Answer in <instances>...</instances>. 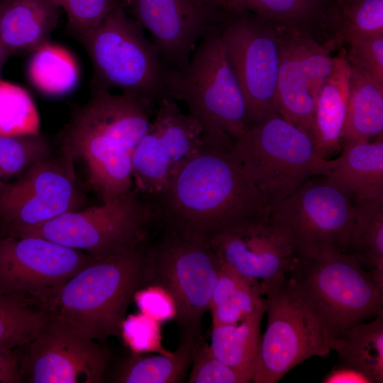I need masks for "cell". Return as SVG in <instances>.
<instances>
[{
  "label": "cell",
  "instance_id": "obj_1",
  "mask_svg": "<svg viewBox=\"0 0 383 383\" xmlns=\"http://www.w3.org/2000/svg\"><path fill=\"white\" fill-rule=\"evenodd\" d=\"M145 196L154 226L209 240L231 227L270 218V206L233 150L206 145L162 189Z\"/></svg>",
  "mask_w": 383,
  "mask_h": 383
},
{
  "label": "cell",
  "instance_id": "obj_2",
  "mask_svg": "<svg viewBox=\"0 0 383 383\" xmlns=\"http://www.w3.org/2000/svg\"><path fill=\"white\" fill-rule=\"evenodd\" d=\"M155 109L132 96L95 89L65 125L60 135L63 158L73 165L77 160L84 163L88 185L101 201L133 187V154Z\"/></svg>",
  "mask_w": 383,
  "mask_h": 383
},
{
  "label": "cell",
  "instance_id": "obj_3",
  "mask_svg": "<svg viewBox=\"0 0 383 383\" xmlns=\"http://www.w3.org/2000/svg\"><path fill=\"white\" fill-rule=\"evenodd\" d=\"M148 240L95 257L58 289L50 309L93 340L120 336L131 301L146 287Z\"/></svg>",
  "mask_w": 383,
  "mask_h": 383
},
{
  "label": "cell",
  "instance_id": "obj_4",
  "mask_svg": "<svg viewBox=\"0 0 383 383\" xmlns=\"http://www.w3.org/2000/svg\"><path fill=\"white\" fill-rule=\"evenodd\" d=\"M221 27L201 40L184 68L168 70L167 87L169 99L186 103L206 145L232 150L249 126L243 92L220 38Z\"/></svg>",
  "mask_w": 383,
  "mask_h": 383
},
{
  "label": "cell",
  "instance_id": "obj_5",
  "mask_svg": "<svg viewBox=\"0 0 383 383\" xmlns=\"http://www.w3.org/2000/svg\"><path fill=\"white\" fill-rule=\"evenodd\" d=\"M160 234L145 248L147 286H156L171 297L179 340L195 344L203 338L201 323L209 310L221 263L209 240L155 227Z\"/></svg>",
  "mask_w": 383,
  "mask_h": 383
},
{
  "label": "cell",
  "instance_id": "obj_6",
  "mask_svg": "<svg viewBox=\"0 0 383 383\" xmlns=\"http://www.w3.org/2000/svg\"><path fill=\"white\" fill-rule=\"evenodd\" d=\"M82 43L93 66L95 89H119L154 109L169 99L168 70L157 47L120 4Z\"/></svg>",
  "mask_w": 383,
  "mask_h": 383
},
{
  "label": "cell",
  "instance_id": "obj_7",
  "mask_svg": "<svg viewBox=\"0 0 383 383\" xmlns=\"http://www.w3.org/2000/svg\"><path fill=\"white\" fill-rule=\"evenodd\" d=\"M287 274L332 337L370 318L383 316V289L347 252L326 251L314 257L299 258Z\"/></svg>",
  "mask_w": 383,
  "mask_h": 383
},
{
  "label": "cell",
  "instance_id": "obj_8",
  "mask_svg": "<svg viewBox=\"0 0 383 383\" xmlns=\"http://www.w3.org/2000/svg\"><path fill=\"white\" fill-rule=\"evenodd\" d=\"M233 152L270 207L306 181L327 176L333 160L320 157L312 140L281 116L252 126Z\"/></svg>",
  "mask_w": 383,
  "mask_h": 383
},
{
  "label": "cell",
  "instance_id": "obj_9",
  "mask_svg": "<svg viewBox=\"0 0 383 383\" xmlns=\"http://www.w3.org/2000/svg\"><path fill=\"white\" fill-rule=\"evenodd\" d=\"M262 284L267 321L252 382L276 383L303 361L328 356L333 337L304 302L287 274Z\"/></svg>",
  "mask_w": 383,
  "mask_h": 383
},
{
  "label": "cell",
  "instance_id": "obj_10",
  "mask_svg": "<svg viewBox=\"0 0 383 383\" xmlns=\"http://www.w3.org/2000/svg\"><path fill=\"white\" fill-rule=\"evenodd\" d=\"M153 226L148 199L133 186L122 196L64 213L16 236H38L99 257L144 243Z\"/></svg>",
  "mask_w": 383,
  "mask_h": 383
},
{
  "label": "cell",
  "instance_id": "obj_11",
  "mask_svg": "<svg viewBox=\"0 0 383 383\" xmlns=\"http://www.w3.org/2000/svg\"><path fill=\"white\" fill-rule=\"evenodd\" d=\"M220 38L243 92L249 128L280 116L279 26L251 11H226Z\"/></svg>",
  "mask_w": 383,
  "mask_h": 383
},
{
  "label": "cell",
  "instance_id": "obj_12",
  "mask_svg": "<svg viewBox=\"0 0 383 383\" xmlns=\"http://www.w3.org/2000/svg\"><path fill=\"white\" fill-rule=\"evenodd\" d=\"M355 207L352 199L326 176L306 181L270 207V220L299 258L326 251L347 252Z\"/></svg>",
  "mask_w": 383,
  "mask_h": 383
},
{
  "label": "cell",
  "instance_id": "obj_13",
  "mask_svg": "<svg viewBox=\"0 0 383 383\" xmlns=\"http://www.w3.org/2000/svg\"><path fill=\"white\" fill-rule=\"evenodd\" d=\"M16 352L26 383H101L111 359L101 342L55 315L33 340Z\"/></svg>",
  "mask_w": 383,
  "mask_h": 383
},
{
  "label": "cell",
  "instance_id": "obj_14",
  "mask_svg": "<svg viewBox=\"0 0 383 383\" xmlns=\"http://www.w3.org/2000/svg\"><path fill=\"white\" fill-rule=\"evenodd\" d=\"M82 203L74 165L48 155L0 187V236H16L78 209Z\"/></svg>",
  "mask_w": 383,
  "mask_h": 383
},
{
  "label": "cell",
  "instance_id": "obj_15",
  "mask_svg": "<svg viewBox=\"0 0 383 383\" xmlns=\"http://www.w3.org/2000/svg\"><path fill=\"white\" fill-rule=\"evenodd\" d=\"M94 258L38 236H0V293L49 306L58 289Z\"/></svg>",
  "mask_w": 383,
  "mask_h": 383
},
{
  "label": "cell",
  "instance_id": "obj_16",
  "mask_svg": "<svg viewBox=\"0 0 383 383\" xmlns=\"http://www.w3.org/2000/svg\"><path fill=\"white\" fill-rule=\"evenodd\" d=\"M205 145L196 121L184 113L176 101L164 99L134 150L133 186L145 195L158 192Z\"/></svg>",
  "mask_w": 383,
  "mask_h": 383
},
{
  "label": "cell",
  "instance_id": "obj_17",
  "mask_svg": "<svg viewBox=\"0 0 383 383\" xmlns=\"http://www.w3.org/2000/svg\"><path fill=\"white\" fill-rule=\"evenodd\" d=\"M279 33L278 111L313 143L316 100L333 69L334 57L309 35L280 26Z\"/></svg>",
  "mask_w": 383,
  "mask_h": 383
},
{
  "label": "cell",
  "instance_id": "obj_18",
  "mask_svg": "<svg viewBox=\"0 0 383 383\" xmlns=\"http://www.w3.org/2000/svg\"><path fill=\"white\" fill-rule=\"evenodd\" d=\"M150 35L167 70L184 68L201 40L221 26L225 11L199 0H118Z\"/></svg>",
  "mask_w": 383,
  "mask_h": 383
},
{
  "label": "cell",
  "instance_id": "obj_19",
  "mask_svg": "<svg viewBox=\"0 0 383 383\" xmlns=\"http://www.w3.org/2000/svg\"><path fill=\"white\" fill-rule=\"evenodd\" d=\"M221 265L260 282L289 274L299 257L269 218L240 223L209 239Z\"/></svg>",
  "mask_w": 383,
  "mask_h": 383
},
{
  "label": "cell",
  "instance_id": "obj_20",
  "mask_svg": "<svg viewBox=\"0 0 383 383\" xmlns=\"http://www.w3.org/2000/svg\"><path fill=\"white\" fill-rule=\"evenodd\" d=\"M327 179L353 201H383V136L347 143Z\"/></svg>",
  "mask_w": 383,
  "mask_h": 383
},
{
  "label": "cell",
  "instance_id": "obj_21",
  "mask_svg": "<svg viewBox=\"0 0 383 383\" xmlns=\"http://www.w3.org/2000/svg\"><path fill=\"white\" fill-rule=\"evenodd\" d=\"M52 0H4L0 3V43L9 51H34L48 42L59 18Z\"/></svg>",
  "mask_w": 383,
  "mask_h": 383
},
{
  "label": "cell",
  "instance_id": "obj_22",
  "mask_svg": "<svg viewBox=\"0 0 383 383\" xmlns=\"http://www.w3.org/2000/svg\"><path fill=\"white\" fill-rule=\"evenodd\" d=\"M333 69L316 100L313 145L316 153L328 159L342 149L341 132L345 121L350 66L346 49H339Z\"/></svg>",
  "mask_w": 383,
  "mask_h": 383
},
{
  "label": "cell",
  "instance_id": "obj_23",
  "mask_svg": "<svg viewBox=\"0 0 383 383\" xmlns=\"http://www.w3.org/2000/svg\"><path fill=\"white\" fill-rule=\"evenodd\" d=\"M380 136H383V87L365 72L350 66L342 146Z\"/></svg>",
  "mask_w": 383,
  "mask_h": 383
},
{
  "label": "cell",
  "instance_id": "obj_24",
  "mask_svg": "<svg viewBox=\"0 0 383 383\" xmlns=\"http://www.w3.org/2000/svg\"><path fill=\"white\" fill-rule=\"evenodd\" d=\"M265 298L242 321L213 326L209 347L223 363L252 380L261 340V325Z\"/></svg>",
  "mask_w": 383,
  "mask_h": 383
},
{
  "label": "cell",
  "instance_id": "obj_25",
  "mask_svg": "<svg viewBox=\"0 0 383 383\" xmlns=\"http://www.w3.org/2000/svg\"><path fill=\"white\" fill-rule=\"evenodd\" d=\"M383 33V0H328L322 21L323 45L331 52L364 34Z\"/></svg>",
  "mask_w": 383,
  "mask_h": 383
},
{
  "label": "cell",
  "instance_id": "obj_26",
  "mask_svg": "<svg viewBox=\"0 0 383 383\" xmlns=\"http://www.w3.org/2000/svg\"><path fill=\"white\" fill-rule=\"evenodd\" d=\"M332 350L339 364L366 374L372 383L383 382V316L355 324L333 337Z\"/></svg>",
  "mask_w": 383,
  "mask_h": 383
},
{
  "label": "cell",
  "instance_id": "obj_27",
  "mask_svg": "<svg viewBox=\"0 0 383 383\" xmlns=\"http://www.w3.org/2000/svg\"><path fill=\"white\" fill-rule=\"evenodd\" d=\"M221 265L209 305L212 327L242 321L265 299L262 282Z\"/></svg>",
  "mask_w": 383,
  "mask_h": 383
},
{
  "label": "cell",
  "instance_id": "obj_28",
  "mask_svg": "<svg viewBox=\"0 0 383 383\" xmlns=\"http://www.w3.org/2000/svg\"><path fill=\"white\" fill-rule=\"evenodd\" d=\"M55 313L30 297L0 293V348L15 351L33 340Z\"/></svg>",
  "mask_w": 383,
  "mask_h": 383
},
{
  "label": "cell",
  "instance_id": "obj_29",
  "mask_svg": "<svg viewBox=\"0 0 383 383\" xmlns=\"http://www.w3.org/2000/svg\"><path fill=\"white\" fill-rule=\"evenodd\" d=\"M353 203L355 215L347 253L383 289V201Z\"/></svg>",
  "mask_w": 383,
  "mask_h": 383
},
{
  "label": "cell",
  "instance_id": "obj_30",
  "mask_svg": "<svg viewBox=\"0 0 383 383\" xmlns=\"http://www.w3.org/2000/svg\"><path fill=\"white\" fill-rule=\"evenodd\" d=\"M195 343L179 340L174 352L156 355H131L114 372L113 382L177 383L183 382L191 366Z\"/></svg>",
  "mask_w": 383,
  "mask_h": 383
},
{
  "label": "cell",
  "instance_id": "obj_31",
  "mask_svg": "<svg viewBox=\"0 0 383 383\" xmlns=\"http://www.w3.org/2000/svg\"><path fill=\"white\" fill-rule=\"evenodd\" d=\"M28 74L31 84L41 93L61 96L77 87L79 69L69 50L48 42L33 51Z\"/></svg>",
  "mask_w": 383,
  "mask_h": 383
},
{
  "label": "cell",
  "instance_id": "obj_32",
  "mask_svg": "<svg viewBox=\"0 0 383 383\" xmlns=\"http://www.w3.org/2000/svg\"><path fill=\"white\" fill-rule=\"evenodd\" d=\"M328 0H254L255 13L278 26L322 41V20Z\"/></svg>",
  "mask_w": 383,
  "mask_h": 383
},
{
  "label": "cell",
  "instance_id": "obj_33",
  "mask_svg": "<svg viewBox=\"0 0 383 383\" xmlns=\"http://www.w3.org/2000/svg\"><path fill=\"white\" fill-rule=\"evenodd\" d=\"M38 129V114L28 91L17 85L0 82V135H35Z\"/></svg>",
  "mask_w": 383,
  "mask_h": 383
},
{
  "label": "cell",
  "instance_id": "obj_34",
  "mask_svg": "<svg viewBox=\"0 0 383 383\" xmlns=\"http://www.w3.org/2000/svg\"><path fill=\"white\" fill-rule=\"evenodd\" d=\"M48 154V145L39 133L18 137L0 135V187L19 177Z\"/></svg>",
  "mask_w": 383,
  "mask_h": 383
},
{
  "label": "cell",
  "instance_id": "obj_35",
  "mask_svg": "<svg viewBox=\"0 0 383 383\" xmlns=\"http://www.w3.org/2000/svg\"><path fill=\"white\" fill-rule=\"evenodd\" d=\"M65 12L68 27L81 43L94 30L118 0H52Z\"/></svg>",
  "mask_w": 383,
  "mask_h": 383
},
{
  "label": "cell",
  "instance_id": "obj_36",
  "mask_svg": "<svg viewBox=\"0 0 383 383\" xmlns=\"http://www.w3.org/2000/svg\"><path fill=\"white\" fill-rule=\"evenodd\" d=\"M189 383H247L244 374L228 366L212 353L204 340L197 343L192 353Z\"/></svg>",
  "mask_w": 383,
  "mask_h": 383
},
{
  "label": "cell",
  "instance_id": "obj_37",
  "mask_svg": "<svg viewBox=\"0 0 383 383\" xmlns=\"http://www.w3.org/2000/svg\"><path fill=\"white\" fill-rule=\"evenodd\" d=\"M345 58L354 67L383 87V33H371L349 38Z\"/></svg>",
  "mask_w": 383,
  "mask_h": 383
},
{
  "label": "cell",
  "instance_id": "obj_38",
  "mask_svg": "<svg viewBox=\"0 0 383 383\" xmlns=\"http://www.w3.org/2000/svg\"><path fill=\"white\" fill-rule=\"evenodd\" d=\"M142 311L156 321L174 318L175 309L171 297L161 288L147 286L136 293Z\"/></svg>",
  "mask_w": 383,
  "mask_h": 383
},
{
  "label": "cell",
  "instance_id": "obj_39",
  "mask_svg": "<svg viewBox=\"0 0 383 383\" xmlns=\"http://www.w3.org/2000/svg\"><path fill=\"white\" fill-rule=\"evenodd\" d=\"M0 383H23L16 350L0 348Z\"/></svg>",
  "mask_w": 383,
  "mask_h": 383
},
{
  "label": "cell",
  "instance_id": "obj_40",
  "mask_svg": "<svg viewBox=\"0 0 383 383\" xmlns=\"http://www.w3.org/2000/svg\"><path fill=\"white\" fill-rule=\"evenodd\" d=\"M321 382L324 383H372V380L360 371L340 364L335 366Z\"/></svg>",
  "mask_w": 383,
  "mask_h": 383
},
{
  "label": "cell",
  "instance_id": "obj_41",
  "mask_svg": "<svg viewBox=\"0 0 383 383\" xmlns=\"http://www.w3.org/2000/svg\"><path fill=\"white\" fill-rule=\"evenodd\" d=\"M203 4L221 11H248L255 13L254 0H199Z\"/></svg>",
  "mask_w": 383,
  "mask_h": 383
},
{
  "label": "cell",
  "instance_id": "obj_42",
  "mask_svg": "<svg viewBox=\"0 0 383 383\" xmlns=\"http://www.w3.org/2000/svg\"><path fill=\"white\" fill-rule=\"evenodd\" d=\"M8 51L0 43V71L4 55Z\"/></svg>",
  "mask_w": 383,
  "mask_h": 383
}]
</instances>
